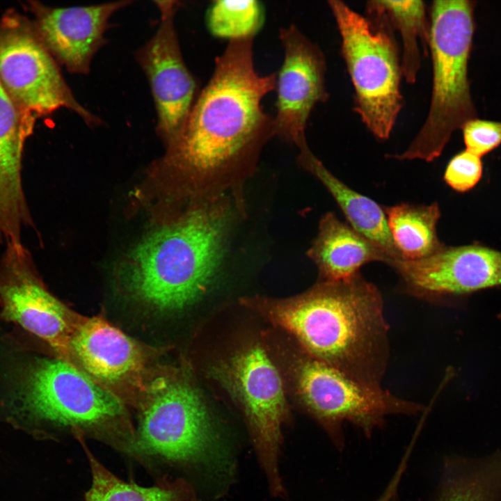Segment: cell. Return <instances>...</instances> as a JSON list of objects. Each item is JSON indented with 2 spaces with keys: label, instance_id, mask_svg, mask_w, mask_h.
I'll return each instance as SVG.
<instances>
[{
  "label": "cell",
  "instance_id": "1",
  "mask_svg": "<svg viewBox=\"0 0 501 501\" xmlns=\"http://www.w3.org/2000/svg\"><path fill=\"white\" fill-rule=\"evenodd\" d=\"M253 40L230 41L216 58L212 77L168 155L181 191L191 202L229 196L242 216L245 184L274 137L273 117L262 102L275 90L276 73H257Z\"/></svg>",
  "mask_w": 501,
  "mask_h": 501
},
{
  "label": "cell",
  "instance_id": "2",
  "mask_svg": "<svg viewBox=\"0 0 501 501\" xmlns=\"http://www.w3.org/2000/svg\"><path fill=\"white\" fill-rule=\"evenodd\" d=\"M269 316L311 356L373 385H381L390 356L389 326L378 287L359 273L321 280L305 294L270 302Z\"/></svg>",
  "mask_w": 501,
  "mask_h": 501
},
{
  "label": "cell",
  "instance_id": "3",
  "mask_svg": "<svg viewBox=\"0 0 501 501\" xmlns=\"http://www.w3.org/2000/svg\"><path fill=\"white\" fill-rule=\"evenodd\" d=\"M237 214L229 196L191 202L129 255L122 273L129 292L160 310L193 303L220 270Z\"/></svg>",
  "mask_w": 501,
  "mask_h": 501
},
{
  "label": "cell",
  "instance_id": "4",
  "mask_svg": "<svg viewBox=\"0 0 501 501\" xmlns=\"http://www.w3.org/2000/svg\"><path fill=\"white\" fill-rule=\"evenodd\" d=\"M12 411L33 423L70 426L136 456V433L120 399L63 358H38L18 373Z\"/></svg>",
  "mask_w": 501,
  "mask_h": 501
},
{
  "label": "cell",
  "instance_id": "5",
  "mask_svg": "<svg viewBox=\"0 0 501 501\" xmlns=\"http://www.w3.org/2000/svg\"><path fill=\"white\" fill-rule=\"evenodd\" d=\"M475 3L433 2L429 23L433 88L428 115L406 150L393 158L432 161L441 154L452 133L476 118L468 76Z\"/></svg>",
  "mask_w": 501,
  "mask_h": 501
},
{
  "label": "cell",
  "instance_id": "6",
  "mask_svg": "<svg viewBox=\"0 0 501 501\" xmlns=\"http://www.w3.org/2000/svg\"><path fill=\"white\" fill-rule=\"evenodd\" d=\"M342 38V52L355 90V110L379 139H388L402 106L401 61L392 29L340 1H328Z\"/></svg>",
  "mask_w": 501,
  "mask_h": 501
},
{
  "label": "cell",
  "instance_id": "7",
  "mask_svg": "<svg viewBox=\"0 0 501 501\" xmlns=\"http://www.w3.org/2000/svg\"><path fill=\"white\" fill-rule=\"evenodd\" d=\"M297 385L305 408L340 451L345 445L344 422L370 438L389 415H413L427 411L420 404L397 397L381 385L364 383L312 356L300 365Z\"/></svg>",
  "mask_w": 501,
  "mask_h": 501
},
{
  "label": "cell",
  "instance_id": "8",
  "mask_svg": "<svg viewBox=\"0 0 501 501\" xmlns=\"http://www.w3.org/2000/svg\"><path fill=\"white\" fill-rule=\"evenodd\" d=\"M0 83L36 118L65 108L88 125L100 122L77 101L32 21L12 9L0 16Z\"/></svg>",
  "mask_w": 501,
  "mask_h": 501
},
{
  "label": "cell",
  "instance_id": "9",
  "mask_svg": "<svg viewBox=\"0 0 501 501\" xmlns=\"http://www.w3.org/2000/svg\"><path fill=\"white\" fill-rule=\"evenodd\" d=\"M219 436L196 390L183 381L165 384L143 408L136 434V456L173 463L218 458Z\"/></svg>",
  "mask_w": 501,
  "mask_h": 501
},
{
  "label": "cell",
  "instance_id": "10",
  "mask_svg": "<svg viewBox=\"0 0 501 501\" xmlns=\"http://www.w3.org/2000/svg\"><path fill=\"white\" fill-rule=\"evenodd\" d=\"M212 373L242 406L271 489L279 494L278 455L287 407L278 370L265 351L254 345L217 364Z\"/></svg>",
  "mask_w": 501,
  "mask_h": 501
},
{
  "label": "cell",
  "instance_id": "11",
  "mask_svg": "<svg viewBox=\"0 0 501 501\" xmlns=\"http://www.w3.org/2000/svg\"><path fill=\"white\" fill-rule=\"evenodd\" d=\"M1 317L42 340L67 360L82 318L51 294L39 280L28 250L6 245L0 258Z\"/></svg>",
  "mask_w": 501,
  "mask_h": 501
},
{
  "label": "cell",
  "instance_id": "12",
  "mask_svg": "<svg viewBox=\"0 0 501 501\" xmlns=\"http://www.w3.org/2000/svg\"><path fill=\"white\" fill-rule=\"evenodd\" d=\"M160 13L159 26L136 53L149 81L157 114V131L168 147L182 130L199 91L183 59L175 17L177 1H154Z\"/></svg>",
  "mask_w": 501,
  "mask_h": 501
},
{
  "label": "cell",
  "instance_id": "13",
  "mask_svg": "<svg viewBox=\"0 0 501 501\" xmlns=\"http://www.w3.org/2000/svg\"><path fill=\"white\" fill-rule=\"evenodd\" d=\"M403 291L428 302L464 296L501 286V251L482 246H444L419 260L392 258Z\"/></svg>",
  "mask_w": 501,
  "mask_h": 501
},
{
  "label": "cell",
  "instance_id": "14",
  "mask_svg": "<svg viewBox=\"0 0 501 501\" xmlns=\"http://www.w3.org/2000/svg\"><path fill=\"white\" fill-rule=\"evenodd\" d=\"M279 38L284 58L276 73L274 137L297 146L306 140L313 108L328 98L326 60L319 47L294 24L280 29Z\"/></svg>",
  "mask_w": 501,
  "mask_h": 501
},
{
  "label": "cell",
  "instance_id": "15",
  "mask_svg": "<svg viewBox=\"0 0 501 501\" xmlns=\"http://www.w3.org/2000/svg\"><path fill=\"white\" fill-rule=\"evenodd\" d=\"M132 1L89 6L54 8L29 1L32 23L39 38L56 61L71 73L86 74L105 43L110 17Z\"/></svg>",
  "mask_w": 501,
  "mask_h": 501
},
{
  "label": "cell",
  "instance_id": "16",
  "mask_svg": "<svg viewBox=\"0 0 501 501\" xmlns=\"http://www.w3.org/2000/svg\"><path fill=\"white\" fill-rule=\"evenodd\" d=\"M36 117L24 109L0 83V241L21 244L31 223L22 182L25 141Z\"/></svg>",
  "mask_w": 501,
  "mask_h": 501
},
{
  "label": "cell",
  "instance_id": "17",
  "mask_svg": "<svg viewBox=\"0 0 501 501\" xmlns=\"http://www.w3.org/2000/svg\"><path fill=\"white\" fill-rule=\"evenodd\" d=\"M71 352L93 376L108 383L129 381L143 367L139 347L100 318H82L71 341Z\"/></svg>",
  "mask_w": 501,
  "mask_h": 501
},
{
  "label": "cell",
  "instance_id": "18",
  "mask_svg": "<svg viewBox=\"0 0 501 501\" xmlns=\"http://www.w3.org/2000/svg\"><path fill=\"white\" fill-rule=\"evenodd\" d=\"M307 255L318 268L321 280L325 281L349 278L366 264H386L392 257L333 212L321 217Z\"/></svg>",
  "mask_w": 501,
  "mask_h": 501
},
{
  "label": "cell",
  "instance_id": "19",
  "mask_svg": "<svg viewBox=\"0 0 501 501\" xmlns=\"http://www.w3.org/2000/svg\"><path fill=\"white\" fill-rule=\"evenodd\" d=\"M297 161L311 173L333 196L349 224L360 234L383 249L392 257H401L390 232L383 207L359 193L333 175L313 154L307 141L296 146Z\"/></svg>",
  "mask_w": 501,
  "mask_h": 501
},
{
  "label": "cell",
  "instance_id": "20",
  "mask_svg": "<svg viewBox=\"0 0 501 501\" xmlns=\"http://www.w3.org/2000/svg\"><path fill=\"white\" fill-rule=\"evenodd\" d=\"M90 467L92 483L84 501H192L190 488L183 481L161 478L150 487L126 482L105 468L93 455L83 433L74 430Z\"/></svg>",
  "mask_w": 501,
  "mask_h": 501
},
{
  "label": "cell",
  "instance_id": "21",
  "mask_svg": "<svg viewBox=\"0 0 501 501\" xmlns=\"http://www.w3.org/2000/svg\"><path fill=\"white\" fill-rule=\"evenodd\" d=\"M383 209L393 242L401 258H424L445 246L436 232L440 217L436 202L427 205L400 203Z\"/></svg>",
  "mask_w": 501,
  "mask_h": 501
},
{
  "label": "cell",
  "instance_id": "22",
  "mask_svg": "<svg viewBox=\"0 0 501 501\" xmlns=\"http://www.w3.org/2000/svg\"><path fill=\"white\" fill-rule=\"evenodd\" d=\"M369 15L383 19L397 29L402 40L401 67L408 84L415 83L421 63V48L429 47V25L422 1H371Z\"/></svg>",
  "mask_w": 501,
  "mask_h": 501
},
{
  "label": "cell",
  "instance_id": "23",
  "mask_svg": "<svg viewBox=\"0 0 501 501\" xmlns=\"http://www.w3.org/2000/svg\"><path fill=\"white\" fill-rule=\"evenodd\" d=\"M434 501H499L501 457L483 462L445 461Z\"/></svg>",
  "mask_w": 501,
  "mask_h": 501
},
{
  "label": "cell",
  "instance_id": "24",
  "mask_svg": "<svg viewBox=\"0 0 501 501\" xmlns=\"http://www.w3.org/2000/svg\"><path fill=\"white\" fill-rule=\"evenodd\" d=\"M266 9L257 0H215L206 10L205 24L209 33L232 40L255 38L262 28Z\"/></svg>",
  "mask_w": 501,
  "mask_h": 501
},
{
  "label": "cell",
  "instance_id": "25",
  "mask_svg": "<svg viewBox=\"0 0 501 501\" xmlns=\"http://www.w3.org/2000/svg\"><path fill=\"white\" fill-rule=\"evenodd\" d=\"M482 175L481 157L465 150L450 161L444 173V180L452 189L463 193L472 189Z\"/></svg>",
  "mask_w": 501,
  "mask_h": 501
},
{
  "label": "cell",
  "instance_id": "26",
  "mask_svg": "<svg viewBox=\"0 0 501 501\" xmlns=\"http://www.w3.org/2000/svg\"><path fill=\"white\" fill-rule=\"evenodd\" d=\"M461 129L466 150L479 157L501 144V122L475 118L468 121Z\"/></svg>",
  "mask_w": 501,
  "mask_h": 501
},
{
  "label": "cell",
  "instance_id": "27",
  "mask_svg": "<svg viewBox=\"0 0 501 501\" xmlns=\"http://www.w3.org/2000/svg\"><path fill=\"white\" fill-rule=\"evenodd\" d=\"M408 462V460L407 458H401L397 469L393 475L390 482L381 495L375 501H394L395 497L397 496L399 483L407 468Z\"/></svg>",
  "mask_w": 501,
  "mask_h": 501
},
{
  "label": "cell",
  "instance_id": "28",
  "mask_svg": "<svg viewBox=\"0 0 501 501\" xmlns=\"http://www.w3.org/2000/svg\"><path fill=\"white\" fill-rule=\"evenodd\" d=\"M500 317H501V315H500Z\"/></svg>",
  "mask_w": 501,
  "mask_h": 501
}]
</instances>
